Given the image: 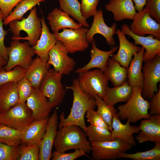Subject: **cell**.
<instances>
[{"instance_id": "1", "label": "cell", "mask_w": 160, "mask_h": 160, "mask_svg": "<svg viewBox=\"0 0 160 160\" xmlns=\"http://www.w3.org/2000/svg\"><path fill=\"white\" fill-rule=\"evenodd\" d=\"M65 87L73 92V105L70 113L66 118H65L63 112L61 113L59 116L60 122L58 127L59 129L68 125H75L80 127L86 134L87 127L85 122V115L88 111L95 108V100L81 91L78 78L73 80L71 86Z\"/></svg>"}, {"instance_id": "2", "label": "cell", "mask_w": 160, "mask_h": 160, "mask_svg": "<svg viewBox=\"0 0 160 160\" xmlns=\"http://www.w3.org/2000/svg\"><path fill=\"white\" fill-rule=\"evenodd\" d=\"M56 151L65 152L72 149H79L85 153L91 151V143L87 140L84 131L79 126L69 125L57 131L54 143Z\"/></svg>"}, {"instance_id": "3", "label": "cell", "mask_w": 160, "mask_h": 160, "mask_svg": "<svg viewBox=\"0 0 160 160\" xmlns=\"http://www.w3.org/2000/svg\"><path fill=\"white\" fill-rule=\"evenodd\" d=\"M35 6L31 10L26 18L21 20H14L9 24L12 33L14 35L12 40H27L31 46L35 45L40 38L41 32L40 19L36 12Z\"/></svg>"}, {"instance_id": "4", "label": "cell", "mask_w": 160, "mask_h": 160, "mask_svg": "<svg viewBox=\"0 0 160 160\" xmlns=\"http://www.w3.org/2000/svg\"><path fill=\"white\" fill-rule=\"evenodd\" d=\"M142 88L132 87V95L124 104L118 106L117 113L121 120H128L135 123L142 119H148L151 115L148 112L150 102L142 96Z\"/></svg>"}, {"instance_id": "5", "label": "cell", "mask_w": 160, "mask_h": 160, "mask_svg": "<svg viewBox=\"0 0 160 160\" xmlns=\"http://www.w3.org/2000/svg\"><path fill=\"white\" fill-rule=\"evenodd\" d=\"M30 46L28 42L21 43L19 40H13L10 46L7 47L8 60L2 69L9 71L19 66L27 70L35 54L33 48Z\"/></svg>"}, {"instance_id": "6", "label": "cell", "mask_w": 160, "mask_h": 160, "mask_svg": "<svg viewBox=\"0 0 160 160\" xmlns=\"http://www.w3.org/2000/svg\"><path fill=\"white\" fill-rule=\"evenodd\" d=\"M78 73L79 85L84 93L92 97L97 95L104 98L108 81L103 71L97 68Z\"/></svg>"}, {"instance_id": "7", "label": "cell", "mask_w": 160, "mask_h": 160, "mask_svg": "<svg viewBox=\"0 0 160 160\" xmlns=\"http://www.w3.org/2000/svg\"><path fill=\"white\" fill-rule=\"evenodd\" d=\"M63 76L54 68L49 69L39 88L48 98L52 108L60 103L65 97V90L61 81Z\"/></svg>"}, {"instance_id": "8", "label": "cell", "mask_w": 160, "mask_h": 160, "mask_svg": "<svg viewBox=\"0 0 160 160\" xmlns=\"http://www.w3.org/2000/svg\"><path fill=\"white\" fill-rule=\"evenodd\" d=\"M34 120L32 112L25 103L18 102L0 113V123L22 131Z\"/></svg>"}, {"instance_id": "9", "label": "cell", "mask_w": 160, "mask_h": 160, "mask_svg": "<svg viewBox=\"0 0 160 160\" xmlns=\"http://www.w3.org/2000/svg\"><path fill=\"white\" fill-rule=\"evenodd\" d=\"M60 32L53 33L57 40L62 42L68 53L83 52L88 47L86 36L88 28L82 26L77 29L64 28Z\"/></svg>"}, {"instance_id": "10", "label": "cell", "mask_w": 160, "mask_h": 160, "mask_svg": "<svg viewBox=\"0 0 160 160\" xmlns=\"http://www.w3.org/2000/svg\"><path fill=\"white\" fill-rule=\"evenodd\" d=\"M144 62L141 95L144 99L150 100L158 91L157 85L160 82V55H157L153 59Z\"/></svg>"}, {"instance_id": "11", "label": "cell", "mask_w": 160, "mask_h": 160, "mask_svg": "<svg viewBox=\"0 0 160 160\" xmlns=\"http://www.w3.org/2000/svg\"><path fill=\"white\" fill-rule=\"evenodd\" d=\"M91 143L92 157L95 160L117 159L119 154L126 153L132 146L118 138L110 141Z\"/></svg>"}, {"instance_id": "12", "label": "cell", "mask_w": 160, "mask_h": 160, "mask_svg": "<svg viewBox=\"0 0 160 160\" xmlns=\"http://www.w3.org/2000/svg\"><path fill=\"white\" fill-rule=\"evenodd\" d=\"M68 53L62 42L57 40L49 52V58L47 62L53 66L55 71L68 75L73 70L76 65L75 61L68 55Z\"/></svg>"}, {"instance_id": "13", "label": "cell", "mask_w": 160, "mask_h": 160, "mask_svg": "<svg viewBox=\"0 0 160 160\" xmlns=\"http://www.w3.org/2000/svg\"><path fill=\"white\" fill-rule=\"evenodd\" d=\"M129 27L130 30L138 36L148 34L160 39V24L153 19L146 10L137 12Z\"/></svg>"}, {"instance_id": "14", "label": "cell", "mask_w": 160, "mask_h": 160, "mask_svg": "<svg viewBox=\"0 0 160 160\" xmlns=\"http://www.w3.org/2000/svg\"><path fill=\"white\" fill-rule=\"evenodd\" d=\"M92 25L87 34V39L89 43L94 40L93 37L97 33L102 35L105 38L108 44L112 47L116 44L113 36L116 34L117 25L113 23L111 27L108 26L105 23L103 15V10H97L93 16Z\"/></svg>"}, {"instance_id": "15", "label": "cell", "mask_w": 160, "mask_h": 160, "mask_svg": "<svg viewBox=\"0 0 160 160\" xmlns=\"http://www.w3.org/2000/svg\"><path fill=\"white\" fill-rule=\"evenodd\" d=\"M58 119L57 112L55 110L49 118L45 133L39 142V160H49L51 159L52 150L57 131Z\"/></svg>"}, {"instance_id": "16", "label": "cell", "mask_w": 160, "mask_h": 160, "mask_svg": "<svg viewBox=\"0 0 160 160\" xmlns=\"http://www.w3.org/2000/svg\"><path fill=\"white\" fill-rule=\"evenodd\" d=\"M126 35L132 37L134 40L136 46L140 44L144 47L146 51L143 55V61L153 59L157 55H160V41L152 35L147 36L137 35L130 30L126 24L122 25L121 30Z\"/></svg>"}, {"instance_id": "17", "label": "cell", "mask_w": 160, "mask_h": 160, "mask_svg": "<svg viewBox=\"0 0 160 160\" xmlns=\"http://www.w3.org/2000/svg\"><path fill=\"white\" fill-rule=\"evenodd\" d=\"M135 139L139 143L150 141L160 142V114L152 115L141 121Z\"/></svg>"}, {"instance_id": "18", "label": "cell", "mask_w": 160, "mask_h": 160, "mask_svg": "<svg viewBox=\"0 0 160 160\" xmlns=\"http://www.w3.org/2000/svg\"><path fill=\"white\" fill-rule=\"evenodd\" d=\"M26 101L27 106L32 112L34 120L39 121L49 117L52 108L47 98L39 89L33 88Z\"/></svg>"}, {"instance_id": "19", "label": "cell", "mask_w": 160, "mask_h": 160, "mask_svg": "<svg viewBox=\"0 0 160 160\" xmlns=\"http://www.w3.org/2000/svg\"><path fill=\"white\" fill-rule=\"evenodd\" d=\"M91 43L92 48L90 53V60L83 67L77 69L75 71V73H78L94 68L99 69L104 72L107 66L109 56L119 48L117 46H113L109 51H104L97 48L95 40H94Z\"/></svg>"}, {"instance_id": "20", "label": "cell", "mask_w": 160, "mask_h": 160, "mask_svg": "<svg viewBox=\"0 0 160 160\" xmlns=\"http://www.w3.org/2000/svg\"><path fill=\"white\" fill-rule=\"evenodd\" d=\"M130 123L128 120L126 124H123L117 113L115 114L112 120L111 136L114 140L118 138L124 143L134 146L136 145V143L133 135L138 133L140 129L138 126L131 125Z\"/></svg>"}, {"instance_id": "21", "label": "cell", "mask_w": 160, "mask_h": 160, "mask_svg": "<svg viewBox=\"0 0 160 160\" xmlns=\"http://www.w3.org/2000/svg\"><path fill=\"white\" fill-rule=\"evenodd\" d=\"M41 32L36 44L32 47L35 54L47 62L49 58V53L55 45L57 40L53 33H51L46 25L44 17L40 19Z\"/></svg>"}, {"instance_id": "22", "label": "cell", "mask_w": 160, "mask_h": 160, "mask_svg": "<svg viewBox=\"0 0 160 160\" xmlns=\"http://www.w3.org/2000/svg\"><path fill=\"white\" fill-rule=\"evenodd\" d=\"M116 34L118 36L119 45L118 52L116 54H114L115 59L121 66L127 68L132 56L139 51L141 47L129 41L121 30H116Z\"/></svg>"}, {"instance_id": "23", "label": "cell", "mask_w": 160, "mask_h": 160, "mask_svg": "<svg viewBox=\"0 0 160 160\" xmlns=\"http://www.w3.org/2000/svg\"><path fill=\"white\" fill-rule=\"evenodd\" d=\"M105 7L112 13L116 21L125 19L133 20L137 13L132 0H110Z\"/></svg>"}, {"instance_id": "24", "label": "cell", "mask_w": 160, "mask_h": 160, "mask_svg": "<svg viewBox=\"0 0 160 160\" xmlns=\"http://www.w3.org/2000/svg\"><path fill=\"white\" fill-rule=\"evenodd\" d=\"M50 66L47 61L38 56L32 60L25 76L30 81L33 88H39Z\"/></svg>"}, {"instance_id": "25", "label": "cell", "mask_w": 160, "mask_h": 160, "mask_svg": "<svg viewBox=\"0 0 160 160\" xmlns=\"http://www.w3.org/2000/svg\"><path fill=\"white\" fill-rule=\"evenodd\" d=\"M145 49L143 47L138 52L135 53L127 68V81L132 86L142 88L143 82L142 65Z\"/></svg>"}, {"instance_id": "26", "label": "cell", "mask_w": 160, "mask_h": 160, "mask_svg": "<svg viewBox=\"0 0 160 160\" xmlns=\"http://www.w3.org/2000/svg\"><path fill=\"white\" fill-rule=\"evenodd\" d=\"M51 28L54 33L64 28L79 29L82 26L76 22L67 14L56 8L50 12L47 17Z\"/></svg>"}, {"instance_id": "27", "label": "cell", "mask_w": 160, "mask_h": 160, "mask_svg": "<svg viewBox=\"0 0 160 160\" xmlns=\"http://www.w3.org/2000/svg\"><path fill=\"white\" fill-rule=\"evenodd\" d=\"M49 118L34 120L22 131L21 143L28 145L39 143L45 133Z\"/></svg>"}, {"instance_id": "28", "label": "cell", "mask_w": 160, "mask_h": 160, "mask_svg": "<svg viewBox=\"0 0 160 160\" xmlns=\"http://www.w3.org/2000/svg\"><path fill=\"white\" fill-rule=\"evenodd\" d=\"M108 58V63L104 73L108 80L114 87L124 84L127 81V68L121 66L115 59L114 54Z\"/></svg>"}, {"instance_id": "29", "label": "cell", "mask_w": 160, "mask_h": 160, "mask_svg": "<svg viewBox=\"0 0 160 160\" xmlns=\"http://www.w3.org/2000/svg\"><path fill=\"white\" fill-rule=\"evenodd\" d=\"M19 101L17 82H8L0 86V113L6 111Z\"/></svg>"}, {"instance_id": "30", "label": "cell", "mask_w": 160, "mask_h": 160, "mask_svg": "<svg viewBox=\"0 0 160 160\" xmlns=\"http://www.w3.org/2000/svg\"><path fill=\"white\" fill-rule=\"evenodd\" d=\"M132 92V87L129 85L127 81L118 87L113 88L107 87L103 100L106 104L114 106L118 103L127 102L130 98Z\"/></svg>"}, {"instance_id": "31", "label": "cell", "mask_w": 160, "mask_h": 160, "mask_svg": "<svg viewBox=\"0 0 160 160\" xmlns=\"http://www.w3.org/2000/svg\"><path fill=\"white\" fill-rule=\"evenodd\" d=\"M61 10L71 16L82 26L89 28V25L82 16L78 0H58Z\"/></svg>"}, {"instance_id": "32", "label": "cell", "mask_w": 160, "mask_h": 160, "mask_svg": "<svg viewBox=\"0 0 160 160\" xmlns=\"http://www.w3.org/2000/svg\"><path fill=\"white\" fill-rule=\"evenodd\" d=\"M46 0H22L15 7L12 12L4 20L3 25H7L14 20H22L23 16L28 11L31 10L38 3Z\"/></svg>"}, {"instance_id": "33", "label": "cell", "mask_w": 160, "mask_h": 160, "mask_svg": "<svg viewBox=\"0 0 160 160\" xmlns=\"http://www.w3.org/2000/svg\"><path fill=\"white\" fill-rule=\"evenodd\" d=\"M22 132L0 123V143L11 146L19 145L22 142Z\"/></svg>"}, {"instance_id": "34", "label": "cell", "mask_w": 160, "mask_h": 160, "mask_svg": "<svg viewBox=\"0 0 160 160\" xmlns=\"http://www.w3.org/2000/svg\"><path fill=\"white\" fill-rule=\"evenodd\" d=\"M151 149L143 152L137 151L132 154L125 153H120L118 158H125L134 160H160V142H155Z\"/></svg>"}, {"instance_id": "35", "label": "cell", "mask_w": 160, "mask_h": 160, "mask_svg": "<svg viewBox=\"0 0 160 160\" xmlns=\"http://www.w3.org/2000/svg\"><path fill=\"white\" fill-rule=\"evenodd\" d=\"M93 97L95 100L96 105L97 107L96 112L107 124L111 132L113 117L117 113V109L114 106L106 104L103 98L98 95H95Z\"/></svg>"}, {"instance_id": "36", "label": "cell", "mask_w": 160, "mask_h": 160, "mask_svg": "<svg viewBox=\"0 0 160 160\" xmlns=\"http://www.w3.org/2000/svg\"><path fill=\"white\" fill-rule=\"evenodd\" d=\"M86 134L91 143L114 140L112 138L111 132L109 130L91 124L87 127Z\"/></svg>"}, {"instance_id": "37", "label": "cell", "mask_w": 160, "mask_h": 160, "mask_svg": "<svg viewBox=\"0 0 160 160\" xmlns=\"http://www.w3.org/2000/svg\"><path fill=\"white\" fill-rule=\"evenodd\" d=\"M26 70L19 66L9 71L2 69L0 71V86L8 82H17L25 76Z\"/></svg>"}, {"instance_id": "38", "label": "cell", "mask_w": 160, "mask_h": 160, "mask_svg": "<svg viewBox=\"0 0 160 160\" xmlns=\"http://www.w3.org/2000/svg\"><path fill=\"white\" fill-rule=\"evenodd\" d=\"M40 150L39 143L33 145H20V160H38Z\"/></svg>"}, {"instance_id": "39", "label": "cell", "mask_w": 160, "mask_h": 160, "mask_svg": "<svg viewBox=\"0 0 160 160\" xmlns=\"http://www.w3.org/2000/svg\"><path fill=\"white\" fill-rule=\"evenodd\" d=\"M20 146H11L0 143V160H19Z\"/></svg>"}, {"instance_id": "40", "label": "cell", "mask_w": 160, "mask_h": 160, "mask_svg": "<svg viewBox=\"0 0 160 160\" xmlns=\"http://www.w3.org/2000/svg\"><path fill=\"white\" fill-rule=\"evenodd\" d=\"M19 97V102L25 103L31 95L33 88L29 80L25 76L17 82Z\"/></svg>"}, {"instance_id": "41", "label": "cell", "mask_w": 160, "mask_h": 160, "mask_svg": "<svg viewBox=\"0 0 160 160\" xmlns=\"http://www.w3.org/2000/svg\"><path fill=\"white\" fill-rule=\"evenodd\" d=\"M80 10L84 17L87 20L93 16L97 12V7L99 0H81Z\"/></svg>"}, {"instance_id": "42", "label": "cell", "mask_w": 160, "mask_h": 160, "mask_svg": "<svg viewBox=\"0 0 160 160\" xmlns=\"http://www.w3.org/2000/svg\"><path fill=\"white\" fill-rule=\"evenodd\" d=\"M85 155V153L82 151L75 149L72 153H65L57 151L52 152V160H74L76 159Z\"/></svg>"}, {"instance_id": "43", "label": "cell", "mask_w": 160, "mask_h": 160, "mask_svg": "<svg viewBox=\"0 0 160 160\" xmlns=\"http://www.w3.org/2000/svg\"><path fill=\"white\" fill-rule=\"evenodd\" d=\"M86 117L87 121L90 124L103 127L110 131L108 125L94 109H91L87 111Z\"/></svg>"}, {"instance_id": "44", "label": "cell", "mask_w": 160, "mask_h": 160, "mask_svg": "<svg viewBox=\"0 0 160 160\" xmlns=\"http://www.w3.org/2000/svg\"><path fill=\"white\" fill-rule=\"evenodd\" d=\"M145 6L150 16L160 23V0H146Z\"/></svg>"}, {"instance_id": "45", "label": "cell", "mask_w": 160, "mask_h": 160, "mask_svg": "<svg viewBox=\"0 0 160 160\" xmlns=\"http://www.w3.org/2000/svg\"><path fill=\"white\" fill-rule=\"evenodd\" d=\"M22 0H0V10L3 19L6 18L12 12L13 8Z\"/></svg>"}, {"instance_id": "46", "label": "cell", "mask_w": 160, "mask_h": 160, "mask_svg": "<svg viewBox=\"0 0 160 160\" xmlns=\"http://www.w3.org/2000/svg\"><path fill=\"white\" fill-rule=\"evenodd\" d=\"M158 91L151 99L149 109V114L151 116L160 114V86Z\"/></svg>"}, {"instance_id": "47", "label": "cell", "mask_w": 160, "mask_h": 160, "mask_svg": "<svg viewBox=\"0 0 160 160\" xmlns=\"http://www.w3.org/2000/svg\"><path fill=\"white\" fill-rule=\"evenodd\" d=\"M2 15L0 16V56L7 61L8 60V56L7 51V47L4 44V39L7 34V31L3 28V22Z\"/></svg>"}, {"instance_id": "48", "label": "cell", "mask_w": 160, "mask_h": 160, "mask_svg": "<svg viewBox=\"0 0 160 160\" xmlns=\"http://www.w3.org/2000/svg\"><path fill=\"white\" fill-rule=\"evenodd\" d=\"M134 2L135 8L138 12H140L143 10L145 6L146 0H132Z\"/></svg>"}, {"instance_id": "49", "label": "cell", "mask_w": 160, "mask_h": 160, "mask_svg": "<svg viewBox=\"0 0 160 160\" xmlns=\"http://www.w3.org/2000/svg\"><path fill=\"white\" fill-rule=\"evenodd\" d=\"M7 61L0 56V71L6 64Z\"/></svg>"}, {"instance_id": "50", "label": "cell", "mask_w": 160, "mask_h": 160, "mask_svg": "<svg viewBox=\"0 0 160 160\" xmlns=\"http://www.w3.org/2000/svg\"><path fill=\"white\" fill-rule=\"evenodd\" d=\"M2 15V14L1 12V10H0V16Z\"/></svg>"}]
</instances>
